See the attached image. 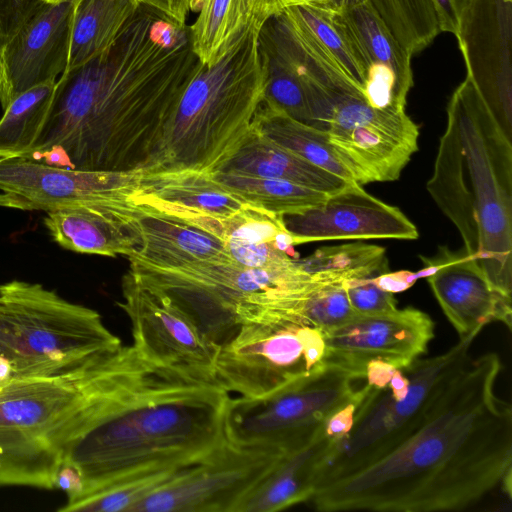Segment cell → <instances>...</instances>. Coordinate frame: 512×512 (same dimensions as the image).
<instances>
[{"instance_id": "obj_8", "label": "cell", "mask_w": 512, "mask_h": 512, "mask_svg": "<svg viewBox=\"0 0 512 512\" xmlns=\"http://www.w3.org/2000/svg\"><path fill=\"white\" fill-rule=\"evenodd\" d=\"M298 258L270 269L246 268L234 260L218 259L173 269L129 265V271L164 292L207 339L221 347L243 324L252 322L267 301L314 285Z\"/></svg>"}, {"instance_id": "obj_20", "label": "cell", "mask_w": 512, "mask_h": 512, "mask_svg": "<svg viewBox=\"0 0 512 512\" xmlns=\"http://www.w3.org/2000/svg\"><path fill=\"white\" fill-rule=\"evenodd\" d=\"M417 279L426 278L447 319L466 337L490 322L511 328V296L497 290L478 263L464 251L441 246L432 257L422 258Z\"/></svg>"}, {"instance_id": "obj_49", "label": "cell", "mask_w": 512, "mask_h": 512, "mask_svg": "<svg viewBox=\"0 0 512 512\" xmlns=\"http://www.w3.org/2000/svg\"><path fill=\"white\" fill-rule=\"evenodd\" d=\"M2 159H4V158L0 157V160H2Z\"/></svg>"}, {"instance_id": "obj_1", "label": "cell", "mask_w": 512, "mask_h": 512, "mask_svg": "<svg viewBox=\"0 0 512 512\" xmlns=\"http://www.w3.org/2000/svg\"><path fill=\"white\" fill-rule=\"evenodd\" d=\"M200 65L189 26L140 5L106 50L56 80L26 157L80 170L148 168Z\"/></svg>"}, {"instance_id": "obj_34", "label": "cell", "mask_w": 512, "mask_h": 512, "mask_svg": "<svg viewBox=\"0 0 512 512\" xmlns=\"http://www.w3.org/2000/svg\"><path fill=\"white\" fill-rule=\"evenodd\" d=\"M411 57L440 33L431 0H366Z\"/></svg>"}, {"instance_id": "obj_36", "label": "cell", "mask_w": 512, "mask_h": 512, "mask_svg": "<svg viewBox=\"0 0 512 512\" xmlns=\"http://www.w3.org/2000/svg\"><path fill=\"white\" fill-rule=\"evenodd\" d=\"M345 283L321 285L286 299L280 317L308 325L321 333L338 327L356 314L350 306Z\"/></svg>"}, {"instance_id": "obj_40", "label": "cell", "mask_w": 512, "mask_h": 512, "mask_svg": "<svg viewBox=\"0 0 512 512\" xmlns=\"http://www.w3.org/2000/svg\"><path fill=\"white\" fill-rule=\"evenodd\" d=\"M42 4V0H0V44L9 40Z\"/></svg>"}, {"instance_id": "obj_24", "label": "cell", "mask_w": 512, "mask_h": 512, "mask_svg": "<svg viewBox=\"0 0 512 512\" xmlns=\"http://www.w3.org/2000/svg\"><path fill=\"white\" fill-rule=\"evenodd\" d=\"M138 213L134 203L117 209H59L47 212L44 224L51 238L66 250L128 257L140 243Z\"/></svg>"}, {"instance_id": "obj_11", "label": "cell", "mask_w": 512, "mask_h": 512, "mask_svg": "<svg viewBox=\"0 0 512 512\" xmlns=\"http://www.w3.org/2000/svg\"><path fill=\"white\" fill-rule=\"evenodd\" d=\"M309 125L325 132L365 184L397 180L418 150L419 127L406 111L371 106L346 73L306 87Z\"/></svg>"}, {"instance_id": "obj_16", "label": "cell", "mask_w": 512, "mask_h": 512, "mask_svg": "<svg viewBox=\"0 0 512 512\" xmlns=\"http://www.w3.org/2000/svg\"><path fill=\"white\" fill-rule=\"evenodd\" d=\"M454 35L466 77L512 141V0H459Z\"/></svg>"}, {"instance_id": "obj_42", "label": "cell", "mask_w": 512, "mask_h": 512, "mask_svg": "<svg viewBox=\"0 0 512 512\" xmlns=\"http://www.w3.org/2000/svg\"><path fill=\"white\" fill-rule=\"evenodd\" d=\"M141 5L154 8L181 25L191 11V0H137Z\"/></svg>"}, {"instance_id": "obj_46", "label": "cell", "mask_w": 512, "mask_h": 512, "mask_svg": "<svg viewBox=\"0 0 512 512\" xmlns=\"http://www.w3.org/2000/svg\"><path fill=\"white\" fill-rule=\"evenodd\" d=\"M358 1H361V0H283L280 5L279 10H281L282 8L289 6V5L302 4V3L320 5V6H325V7L334 8V9H341L345 6L354 4Z\"/></svg>"}, {"instance_id": "obj_30", "label": "cell", "mask_w": 512, "mask_h": 512, "mask_svg": "<svg viewBox=\"0 0 512 512\" xmlns=\"http://www.w3.org/2000/svg\"><path fill=\"white\" fill-rule=\"evenodd\" d=\"M214 175L248 203L282 216L306 211L330 195L285 180L228 171H214Z\"/></svg>"}, {"instance_id": "obj_39", "label": "cell", "mask_w": 512, "mask_h": 512, "mask_svg": "<svg viewBox=\"0 0 512 512\" xmlns=\"http://www.w3.org/2000/svg\"><path fill=\"white\" fill-rule=\"evenodd\" d=\"M347 297L356 314L375 315L397 309V301L388 291L380 288L373 278L345 283Z\"/></svg>"}, {"instance_id": "obj_9", "label": "cell", "mask_w": 512, "mask_h": 512, "mask_svg": "<svg viewBox=\"0 0 512 512\" xmlns=\"http://www.w3.org/2000/svg\"><path fill=\"white\" fill-rule=\"evenodd\" d=\"M482 329L460 338L447 351L419 358L402 369L409 380L404 399H396L388 386L376 388L366 383L351 429L334 442L319 468L315 491L369 466L408 438L470 359V349Z\"/></svg>"}, {"instance_id": "obj_48", "label": "cell", "mask_w": 512, "mask_h": 512, "mask_svg": "<svg viewBox=\"0 0 512 512\" xmlns=\"http://www.w3.org/2000/svg\"><path fill=\"white\" fill-rule=\"evenodd\" d=\"M202 0H191L190 9L191 11H198Z\"/></svg>"}, {"instance_id": "obj_43", "label": "cell", "mask_w": 512, "mask_h": 512, "mask_svg": "<svg viewBox=\"0 0 512 512\" xmlns=\"http://www.w3.org/2000/svg\"><path fill=\"white\" fill-rule=\"evenodd\" d=\"M441 32L455 34L458 22L459 0H431Z\"/></svg>"}, {"instance_id": "obj_31", "label": "cell", "mask_w": 512, "mask_h": 512, "mask_svg": "<svg viewBox=\"0 0 512 512\" xmlns=\"http://www.w3.org/2000/svg\"><path fill=\"white\" fill-rule=\"evenodd\" d=\"M255 0H202L189 26L191 44L201 63L219 57L234 35L255 15Z\"/></svg>"}, {"instance_id": "obj_41", "label": "cell", "mask_w": 512, "mask_h": 512, "mask_svg": "<svg viewBox=\"0 0 512 512\" xmlns=\"http://www.w3.org/2000/svg\"><path fill=\"white\" fill-rule=\"evenodd\" d=\"M54 489H60L67 495V502L71 503L81 497L83 493V479L79 471L69 462L62 460L54 475Z\"/></svg>"}, {"instance_id": "obj_14", "label": "cell", "mask_w": 512, "mask_h": 512, "mask_svg": "<svg viewBox=\"0 0 512 512\" xmlns=\"http://www.w3.org/2000/svg\"><path fill=\"white\" fill-rule=\"evenodd\" d=\"M282 455L226 441L148 495L131 512H236Z\"/></svg>"}, {"instance_id": "obj_23", "label": "cell", "mask_w": 512, "mask_h": 512, "mask_svg": "<svg viewBox=\"0 0 512 512\" xmlns=\"http://www.w3.org/2000/svg\"><path fill=\"white\" fill-rule=\"evenodd\" d=\"M137 206L140 243L127 257L130 265L173 269L201 261L232 260L219 237L175 215Z\"/></svg>"}, {"instance_id": "obj_33", "label": "cell", "mask_w": 512, "mask_h": 512, "mask_svg": "<svg viewBox=\"0 0 512 512\" xmlns=\"http://www.w3.org/2000/svg\"><path fill=\"white\" fill-rule=\"evenodd\" d=\"M362 89L368 67L341 9L302 3L289 5Z\"/></svg>"}, {"instance_id": "obj_6", "label": "cell", "mask_w": 512, "mask_h": 512, "mask_svg": "<svg viewBox=\"0 0 512 512\" xmlns=\"http://www.w3.org/2000/svg\"><path fill=\"white\" fill-rule=\"evenodd\" d=\"M121 355L122 345L66 372L0 385V485L54 489L65 450L92 416Z\"/></svg>"}, {"instance_id": "obj_7", "label": "cell", "mask_w": 512, "mask_h": 512, "mask_svg": "<svg viewBox=\"0 0 512 512\" xmlns=\"http://www.w3.org/2000/svg\"><path fill=\"white\" fill-rule=\"evenodd\" d=\"M121 345L96 310L38 283L0 284V359L11 379L66 372Z\"/></svg>"}, {"instance_id": "obj_25", "label": "cell", "mask_w": 512, "mask_h": 512, "mask_svg": "<svg viewBox=\"0 0 512 512\" xmlns=\"http://www.w3.org/2000/svg\"><path fill=\"white\" fill-rule=\"evenodd\" d=\"M335 441L323 427L307 445L282 455L244 497L236 512H275L309 501L319 468Z\"/></svg>"}, {"instance_id": "obj_18", "label": "cell", "mask_w": 512, "mask_h": 512, "mask_svg": "<svg viewBox=\"0 0 512 512\" xmlns=\"http://www.w3.org/2000/svg\"><path fill=\"white\" fill-rule=\"evenodd\" d=\"M71 0L47 3L0 44V104L38 85L54 82L67 68Z\"/></svg>"}, {"instance_id": "obj_12", "label": "cell", "mask_w": 512, "mask_h": 512, "mask_svg": "<svg viewBox=\"0 0 512 512\" xmlns=\"http://www.w3.org/2000/svg\"><path fill=\"white\" fill-rule=\"evenodd\" d=\"M322 333L308 325L278 320L243 324L220 347L215 378L227 392L260 398L326 364Z\"/></svg>"}, {"instance_id": "obj_15", "label": "cell", "mask_w": 512, "mask_h": 512, "mask_svg": "<svg viewBox=\"0 0 512 512\" xmlns=\"http://www.w3.org/2000/svg\"><path fill=\"white\" fill-rule=\"evenodd\" d=\"M133 347L145 360L198 377L215 378L220 347L207 339L161 290L127 271L121 283Z\"/></svg>"}, {"instance_id": "obj_17", "label": "cell", "mask_w": 512, "mask_h": 512, "mask_svg": "<svg viewBox=\"0 0 512 512\" xmlns=\"http://www.w3.org/2000/svg\"><path fill=\"white\" fill-rule=\"evenodd\" d=\"M434 330L430 316L414 307L375 315L355 314L322 333L325 360L364 376L367 363L375 360L405 369L426 353Z\"/></svg>"}, {"instance_id": "obj_45", "label": "cell", "mask_w": 512, "mask_h": 512, "mask_svg": "<svg viewBox=\"0 0 512 512\" xmlns=\"http://www.w3.org/2000/svg\"><path fill=\"white\" fill-rule=\"evenodd\" d=\"M396 369V367L384 361H370L365 367L366 383L376 388L386 387Z\"/></svg>"}, {"instance_id": "obj_38", "label": "cell", "mask_w": 512, "mask_h": 512, "mask_svg": "<svg viewBox=\"0 0 512 512\" xmlns=\"http://www.w3.org/2000/svg\"><path fill=\"white\" fill-rule=\"evenodd\" d=\"M259 48L266 70L263 100L284 111L290 117L309 124L308 102L301 79L270 48L260 43Z\"/></svg>"}, {"instance_id": "obj_29", "label": "cell", "mask_w": 512, "mask_h": 512, "mask_svg": "<svg viewBox=\"0 0 512 512\" xmlns=\"http://www.w3.org/2000/svg\"><path fill=\"white\" fill-rule=\"evenodd\" d=\"M301 269L322 284L373 278L388 272L386 250L364 243L321 247L298 258Z\"/></svg>"}, {"instance_id": "obj_19", "label": "cell", "mask_w": 512, "mask_h": 512, "mask_svg": "<svg viewBox=\"0 0 512 512\" xmlns=\"http://www.w3.org/2000/svg\"><path fill=\"white\" fill-rule=\"evenodd\" d=\"M283 222L297 245L341 239L415 240L419 235L399 208L372 196L357 183L306 211L284 215Z\"/></svg>"}, {"instance_id": "obj_13", "label": "cell", "mask_w": 512, "mask_h": 512, "mask_svg": "<svg viewBox=\"0 0 512 512\" xmlns=\"http://www.w3.org/2000/svg\"><path fill=\"white\" fill-rule=\"evenodd\" d=\"M139 171L80 170L26 156L4 158L0 160V206L46 213L70 208H122L132 204L129 199Z\"/></svg>"}, {"instance_id": "obj_44", "label": "cell", "mask_w": 512, "mask_h": 512, "mask_svg": "<svg viewBox=\"0 0 512 512\" xmlns=\"http://www.w3.org/2000/svg\"><path fill=\"white\" fill-rule=\"evenodd\" d=\"M373 279L380 288L393 294L407 290L418 280L415 272L410 271H388Z\"/></svg>"}, {"instance_id": "obj_37", "label": "cell", "mask_w": 512, "mask_h": 512, "mask_svg": "<svg viewBox=\"0 0 512 512\" xmlns=\"http://www.w3.org/2000/svg\"><path fill=\"white\" fill-rule=\"evenodd\" d=\"M218 237L223 241L271 243L291 256L299 257L294 250L296 238L285 228L283 216L250 203L228 217L218 218Z\"/></svg>"}, {"instance_id": "obj_2", "label": "cell", "mask_w": 512, "mask_h": 512, "mask_svg": "<svg viewBox=\"0 0 512 512\" xmlns=\"http://www.w3.org/2000/svg\"><path fill=\"white\" fill-rule=\"evenodd\" d=\"M496 353L471 358L399 446L318 488L319 511L463 510L511 473L512 408L495 392Z\"/></svg>"}, {"instance_id": "obj_47", "label": "cell", "mask_w": 512, "mask_h": 512, "mask_svg": "<svg viewBox=\"0 0 512 512\" xmlns=\"http://www.w3.org/2000/svg\"><path fill=\"white\" fill-rule=\"evenodd\" d=\"M283 0H255V15L262 20L276 13Z\"/></svg>"}, {"instance_id": "obj_27", "label": "cell", "mask_w": 512, "mask_h": 512, "mask_svg": "<svg viewBox=\"0 0 512 512\" xmlns=\"http://www.w3.org/2000/svg\"><path fill=\"white\" fill-rule=\"evenodd\" d=\"M252 128L274 143L349 183L365 185L355 165L330 141L328 135L300 122L262 100Z\"/></svg>"}, {"instance_id": "obj_5", "label": "cell", "mask_w": 512, "mask_h": 512, "mask_svg": "<svg viewBox=\"0 0 512 512\" xmlns=\"http://www.w3.org/2000/svg\"><path fill=\"white\" fill-rule=\"evenodd\" d=\"M264 21L253 16L219 57L201 63L145 171L214 172L240 148L264 98L266 70L258 40Z\"/></svg>"}, {"instance_id": "obj_26", "label": "cell", "mask_w": 512, "mask_h": 512, "mask_svg": "<svg viewBox=\"0 0 512 512\" xmlns=\"http://www.w3.org/2000/svg\"><path fill=\"white\" fill-rule=\"evenodd\" d=\"M216 171L285 180L327 194L353 184L274 143L253 128L240 148Z\"/></svg>"}, {"instance_id": "obj_10", "label": "cell", "mask_w": 512, "mask_h": 512, "mask_svg": "<svg viewBox=\"0 0 512 512\" xmlns=\"http://www.w3.org/2000/svg\"><path fill=\"white\" fill-rule=\"evenodd\" d=\"M365 376L326 362L315 372L264 397L229 398L224 433L230 444L288 454L312 441L328 417L357 398Z\"/></svg>"}, {"instance_id": "obj_4", "label": "cell", "mask_w": 512, "mask_h": 512, "mask_svg": "<svg viewBox=\"0 0 512 512\" xmlns=\"http://www.w3.org/2000/svg\"><path fill=\"white\" fill-rule=\"evenodd\" d=\"M427 191L465 252L500 292H512V141L466 77L447 106Z\"/></svg>"}, {"instance_id": "obj_28", "label": "cell", "mask_w": 512, "mask_h": 512, "mask_svg": "<svg viewBox=\"0 0 512 512\" xmlns=\"http://www.w3.org/2000/svg\"><path fill=\"white\" fill-rule=\"evenodd\" d=\"M140 5L137 0H71L66 69L106 50Z\"/></svg>"}, {"instance_id": "obj_21", "label": "cell", "mask_w": 512, "mask_h": 512, "mask_svg": "<svg viewBox=\"0 0 512 512\" xmlns=\"http://www.w3.org/2000/svg\"><path fill=\"white\" fill-rule=\"evenodd\" d=\"M368 67L364 94L371 106L404 111L413 86L411 56L366 0L341 8Z\"/></svg>"}, {"instance_id": "obj_32", "label": "cell", "mask_w": 512, "mask_h": 512, "mask_svg": "<svg viewBox=\"0 0 512 512\" xmlns=\"http://www.w3.org/2000/svg\"><path fill=\"white\" fill-rule=\"evenodd\" d=\"M54 82L33 87L16 97L0 119V157L27 156L46 119Z\"/></svg>"}, {"instance_id": "obj_3", "label": "cell", "mask_w": 512, "mask_h": 512, "mask_svg": "<svg viewBox=\"0 0 512 512\" xmlns=\"http://www.w3.org/2000/svg\"><path fill=\"white\" fill-rule=\"evenodd\" d=\"M229 398L216 379L151 363L127 346L110 386L64 453L82 476L80 498L138 473L209 455L227 441Z\"/></svg>"}, {"instance_id": "obj_22", "label": "cell", "mask_w": 512, "mask_h": 512, "mask_svg": "<svg viewBox=\"0 0 512 512\" xmlns=\"http://www.w3.org/2000/svg\"><path fill=\"white\" fill-rule=\"evenodd\" d=\"M129 200L184 220L201 215L224 218L248 204L214 172L193 169L140 170Z\"/></svg>"}, {"instance_id": "obj_35", "label": "cell", "mask_w": 512, "mask_h": 512, "mask_svg": "<svg viewBox=\"0 0 512 512\" xmlns=\"http://www.w3.org/2000/svg\"><path fill=\"white\" fill-rule=\"evenodd\" d=\"M189 465L163 467L138 473L74 502L66 503L58 511L131 512L139 502L171 481Z\"/></svg>"}]
</instances>
